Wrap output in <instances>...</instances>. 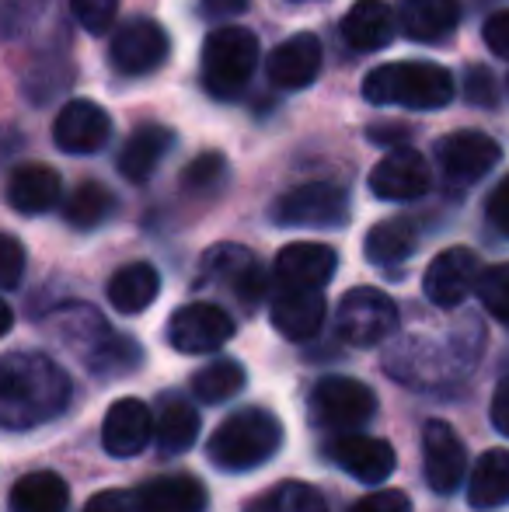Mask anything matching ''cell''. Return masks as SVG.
Segmentation results:
<instances>
[{"label": "cell", "mask_w": 509, "mask_h": 512, "mask_svg": "<svg viewBox=\"0 0 509 512\" xmlns=\"http://www.w3.org/2000/svg\"><path fill=\"white\" fill-rule=\"evenodd\" d=\"M84 512H140V502H136V495L119 492V488H109V492L91 495Z\"/></svg>", "instance_id": "39"}, {"label": "cell", "mask_w": 509, "mask_h": 512, "mask_svg": "<svg viewBox=\"0 0 509 512\" xmlns=\"http://www.w3.org/2000/svg\"><path fill=\"white\" fill-rule=\"evenodd\" d=\"M171 143H175L171 129L157 126V122L140 126L123 143V150H119V175H123L126 182H147L157 171V164H161V157L171 150Z\"/></svg>", "instance_id": "25"}, {"label": "cell", "mask_w": 509, "mask_h": 512, "mask_svg": "<svg viewBox=\"0 0 509 512\" xmlns=\"http://www.w3.org/2000/svg\"><path fill=\"white\" fill-rule=\"evenodd\" d=\"M199 67H203V84L213 98H220V102L241 98L258 67L255 32L241 25H224L210 32L203 42V63Z\"/></svg>", "instance_id": "4"}, {"label": "cell", "mask_w": 509, "mask_h": 512, "mask_svg": "<svg viewBox=\"0 0 509 512\" xmlns=\"http://www.w3.org/2000/svg\"><path fill=\"white\" fill-rule=\"evenodd\" d=\"M203 286H224L245 307H255L265 293V272L255 255L241 244H217L203 255Z\"/></svg>", "instance_id": "8"}, {"label": "cell", "mask_w": 509, "mask_h": 512, "mask_svg": "<svg viewBox=\"0 0 509 512\" xmlns=\"http://www.w3.org/2000/svg\"><path fill=\"white\" fill-rule=\"evenodd\" d=\"M220 175H224V157L203 154L182 171V185L185 189H210V185L220 182Z\"/></svg>", "instance_id": "36"}, {"label": "cell", "mask_w": 509, "mask_h": 512, "mask_svg": "<svg viewBox=\"0 0 509 512\" xmlns=\"http://www.w3.org/2000/svg\"><path fill=\"white\" fill-rule=\"evenodd\" d=\"M363 98L374 105H401L433 112L454 102V77L440 63H384L374 67L363 81Z\"/></svg>", "instance_id": "2"}, {"label": "cell", "mask_w": 509, "mask_h": 512, "mask_svg": "<svg viewBox=\"0 0 509 512\" xmlns=\"http://www.w3.org/2000/svg\"><path fill=\"white\" fill-rule=\"evenodd\" d=\"M468 98L475 105H482V108H489L492 102H496V91H492V81H489V70H471V77H468Z\"/></svg>", "instance_id": "42"}, {"label": "cell", "mask_w": 509, "mask_h": 512, "mask_svg": "<svg viewBox=\"0 0 509 512\" xmlns=\"http://www.w3.org/2000/svg\"><path fill=\"white\" fill-rule=\"evenodd\" d=\"M482 39H485V46H489L492 53L509 60V11H496L489 21H485Z\"/></svg>", "instance_id": "40"}, {"label": "cell", "mask_w": 509, "mask_h": 512, "mask_svg": "<svg viewBox=\"0 0 509 512\" xmlns=\"http://www.w3.org/2000/svg\"><path fill=\"white\" fill-rule=\"evenodd\" d=\"M335 324H339L342 342H349L353 349H374L398 328V307L374 286H356L342 297Z\"/></svg>", "instance_id": "5"}, {"label": "cell", "mask_w": 509, "mask_h": 512, "mask_svg": "<svg viewBox=\"0 0 509 512\" xmlns=\"http://www.w3.org/2000/svg\"><path fill=\"white\" fill-rule=\"evenodd\" d=\"M349 512H412V499L398 488H384V492L363 495Z\"/></svg>", "instance_id": "38"}, {"label": "cell", "mask_w": 509, "mask_h": 512, "mask_svg": "<svg viewBox=\"0 0 509 512\" xmlns=\"http://www.w3.org/2000/svg\"><path fill=\"white\" fill-rule=\"evenodd\" d=\"M157 418L140 398H119L102 425V446L112 457H136L154 439Z\"/></svg>", "instance_id": "18"}, {"label": "cell", "mask_w": 509, "mask_h": 512, "mask_svg": "<svg viewBox=\"0 0 509 512\" xmlns=\"http://www.w3.org/2000/svg\"><path fill=\"white\" fill-rule=\"evenodd\" d=\"M136 502L140 512H206V488L189 474H168L147 481L136 492Z\"/></svg>", "instance_id": "24"}, {"label": "cell", "mask_w": 509, "mask_h": 512, "mask_svg": "<svg viewBox=\"0 0 509 512\" xmlns=\"http://www.w3.org/2000/svg\"><path fill=\"white\" fill-rule=\"evenodd\" d=\"M245 7H248V0H203V14H206V18H220V21L238 18Z\"/></svg>", "instance_id": "44"}, {"label": "cell", "mask_w": 509, "mask_h": 512, "mask_svg": "<svg viewBox=\"0 0 509 512\" xmlns=\"http://www.w3.org/2000/svg\"><path fill=\"white\" fill-rule=\"evenodd\" d=\"M60 199V175L46 164H21L7 178V203L25 216L46 213Z\"/></svg>", "instance_id": "22"}, {"label": "cell", "mask_w": 509, "mask_h": 512, "mask_svg": "<svg viewBox=\"0 0 509 512\" xmlns=\"http://www.w3.org/2000/svg\"><path fill=\"white\" fill-rule=\"evenodd\" d=\"M489 220H492V227L496 230H503V234L509 237V175L503 178V182L492 189V196H489Z\"/></svg>", "instance_id": "41"}, {"label": "cell", "mask_w": 509, "mask_h": 512, "mask_svg": "<svg viewBox=\"0 0 509 512\" xmlns=\"http://www.w3.org/2000/svg\"><path fill=\"white\" fill-rule=\"evenodd\" d=\"M241 387H245V366H241L238 359H217V363H210L206 370H199L196 380H192V391H196V398L206 401V405L231 401L234 394H241Z\"/></svg>", "instance_id": "33"}, {"label": "cell", "mask_w": 509, "mask_h": 512, "mask_svg": "<svg viewBox=\"0 0 509 512\" xmlns=\"http://www.w3.org/2000/svg\"><path fill=\"white\" fill-rule=\"evenodd\" d=\"M332 457L342 471L353 474V478H360V481H367V485L387 481L394 471V464H398L394 446L387 443V439L363 436V432H349V436H342L339 443L332 446Z\"/></svg>", "instance_id": "19"}, {"label": "cell", "mask_w": 509, "mask_h": 512, "mask_svg": "<svg viewBox=\"0 0 509 512\" xmlns=\"http://www.w3.org/2000/svg\"><path fill=\"white\" fill-rule=\"evenodd\" d=\"M422 471L436 495L457 492V485L468 474V450H464L461 436L440 418L426 422L422 429Z\"/></svg>", "instance_id": "13"}, {"label": "cell", "mask_w": 509, "mask_h": 512, "mask_svg": "<svg viewBox=\"0 0 509 512\" xmlns=\"http://www.w3.org/2000/svg\"><path fill=\"white\" fill-rule=\"evenodd\" d=\"M506 88H509V81H506Z\"/></svg>", "instance_id": "46"}, {"label": "cell", "mask_w": 509, "mask_h": 512, "mask_svg": "<svg viewBox=\"0 0 509 512\" xmlns=\"http://www.w3.org/2000/svg\"><path fill=\"white\" fill-rule=\"evenodd\" d=\"M314 422L325 429H353L377 411V398L367 384L353 377H325L311 394Z\"/></svg>", "instance_id": "9"}, {"label": "cell", "mask_w": 509, "mask_h": 512, "mask_svg": "<svg viewBox=\"0 0 509 512\" xmlns=\"http://www.w3.org/2000/svg\"><path fill=\"white\" fill-rule=\"evenodd\" d=\"M394 35V14L384 0H356L342 18V39L356 53H374L391 42Z\"/></svg>", "instance_id": "23"}, {"label": "cell", "mask_w": 509, "mask_h": 512, "mask_svg": "<svg viewBox=\"0 0 509 512\" xmlns=\"http://www.w3.org/2000/svg\"><path fill=\"white\" fill-rule=\"evenodd\" d=\"M475 293H478L482 307L489 310L492 317H499V321H509V262L485 269L482 279H478V290Z\"/></svg>", "instance_id": "34"}, {"label": "cell", "mask_w": 509, "mask_h": 512, "mask_svg": "<svg viewBox=\"0 0 509 512\" xmlns=\"http://www.w3.org/2000/svg\"><path fill=\"white\" fill-rule=\"evenodd\" d=\"M168 49L171 42L157 21L147 18L126 21L116 32V39H112V67L129 77L150 74V70H157L168 60Z\"/></svg>", "instance_id": "14"}, {"label": "cell", "mask_w": 509, "mask_h": 512, "mask_svg": "<svg viewBox=\"0 0 509 512\" xmlns=\"http://www.w3.org/2000/svg\"><path fill=\"white\" fill-rule=\"evenodd\" d=\"M436 161H440L443 175L450 182L468 185L489 175L503 161V147L482 129H457V133H447L443 140H436Z\"/></svg>", "instance_id": "10"}, {"label": "cell", "mask_w": 509, "mask_h": 512, "mask_svg": "<svg viewBox=\"0 0 509 512\" xmlns=\"http://www.w3.org/2000/svg\"><path fill=\"white\" fill-rule=\"evenodd\" d=\"M482 272V258L471 248H447L429 262L426 276H422V290H426L429 304L457 307L471 297V290H478Z\"/></svg>", "instance_id": "11"}, {"label": "cell", "mask_w": 509, "mask_h": 512, "mask_svg": "<svg viewBox=\"0 0 509 512\" xmlns=\"http://www.w3.org/2000/svg\"><path fill=\"white\" fill-rule=\"evenodd\" d=\"M161 293V276L150 262H129L109 279V304L119 314H140Z\"/></svg>", "instance_id": "26"}, {"label": "cell", "mask_w": 509, "mask_h": 512, "mask_svg": "<svg viewBox=\"0 0 509 512\" xmlns=\"http://www.w3.org/2000/svg\"><path fill=\"white\" fill-rule=\"evenodd\" d=\"M325 324V297L321 290H283L272 304V328L290 342H307Z\"/></svg>", "instance_id": "20"}, {"label": "cell", "mask_w": 509, "mask_h": 512, "mask_svg": "<svg viewBox=\"0 0 509 512\" xmlns=\"http://www.w3.org/2000/svg\"><path fill=\"white\" fill-rule=\"evenodd\" d=\"M405 136H408V129H405V126H374V129H370V140H377V143L405 140Z\"/></svg>", "instance_id": "45"}, {"label": "cell", "mask_w": 509, "mask_h": 512, "mask_svg": "<svg viewBox=\"0 0 509 512\" xmlns=\"http://www.w3.org/2000/svg\"><path fill=\"white\" fill-rule=\"evenodd\" d=\"M468 502L475 509H496L509 502V453L485 450L475 460V471L468 478Z\"/></svg>", "instance_id": "28"}, {"label": "cell", "mask_w": 509, "mask_h": 512, "mask_svg": "<svg viewBox=\"0 0 509 512\" xmlns=\"http://www.w3.org/2000/svg\"><path fill=\"white\" fill-rule=\"evenodd\" d=\"M492 425H496L503 436H509V377L499 384L496 398H492Z\"/></svg>", "instance_id": "43"}, {"label": "cell", "mask_w": 509, "mask_h": 512, "mask_svg": "<svg viewBox=\"0 0 509 512\" xmlns=\"http://www.w3.org/2000/svg\"><path fill=\"white\" fill-rule=\"evenodd\" d=\"M245 512H328V506L318 488L304 485V481H283V485L255 495Z\"/></svg>", "instance_id": "31"}, {"label": "cell", "mask_w": 509, "mask_h": 512, "mask_svg": "<svg viewBox=\"0 0 509 512\" xmlns=\"http://www.w3.org/2000/svg\"><path fill=\"white\" fill-rule=\"evenodd\" d=\"M283 443V422L265 408H245L224 418L210 439V460L224 471H252Z\"/></svg>", "instance_id": "3"}, {"label": "cell", "mask_w": 509, "mask_h": 512, "mask_svg": "<svg viewBox=\"0 0 509 512\" xmlns=\"http://www.w3.org/2000/svg\"><path fill=\"white\" fill-rule=\"evenodd\" d=\"M429 161L412 147H394L370 171V189L384 203H412L429 192Z\"/></svg>", "instance_id": "12"}, {"label": "cell", "mask_w": 509, "mask_h": 512, "mask_svg": "<svg viewBox=\"0 0 509 512\" xmlns=\"http://www.w3.org/2000/svg\"><path fill=\"white\" fill-rule=\"evenodd\" d=\"M234 335V317L217 304H185L171 314L168 342L182 356H203V352L224 349Z\"/></svg>", "instance_id": "7"}, {"label": "cell", "mask_w": 509, "mask_h": 512, "mask_svg": "<svg viewBox=\"0 0 509 512\" xmlns=\"http://www.w3.org/2000/svg\"><path fill=\"white\" fill-rule=\"evenodd\" d=\"M269 81L276 84L279 91H300L307 84H314V77L321 74V42L318 35L311 32H300L290 35L286 42H279L272 49L269 63Z\"/></svg>", "instance_id": "17"}, {"label": "cell", "mask_w": 509, "mask_h": 512, "mask_svg": "<svg viewBox=\"0 0 509 512\" xmlns=\"http://www.w3.org/2000/svg\"><path fill=\"white\" fill-rule=\"evenodd\" d=\"M272 220L283 227H342L349 220L346 189L328 182H307L276 199Z\"/></svg>", "instance_id": "6"}, {"label": "cell", "mask_w": 509, "mask_h": 512, "mask_svg": "<svg viewBox=\"0 0 509 512\" xmlns=\"http://www.w3.org/2000/svg\"><path fill=\"white\" fill-rule=\"evenodd\" d=\"M112 119L105 115L102 105L88 102V98H77L60 108L53 122V140L63 154H95L109 143Z\"/></svg>", "instance_id": "15"}, {"label": "cell", "mask_w": 509, "mask_h": 512, "mask_svg": "<svg viewBox=\"0 0 509 512\" xmlns=\"http://www.w3.org/2000/svg\"><path fill=\"white\" fill-rule=\"evenodd\" d=\"M70 401V380L39 352H11L0 363V415L11 429H32L60 415Z\"/></svg>", "instance_id": "1"}, {"label": "cell", "mask_w": 509, "mask_h": 512, "mask_svg": "<svg viewBox=\"0 0 509 512\" xmlns=\"http://www.w3.org/2000/svg\"><path fill=\"white\" fill-rule=\"evenodd\" d=\"M116 11H119V0H70L74 21L91 35H102L116 21Z\"/></svg>", "instance_id": "35"}, {"label": "cell", "mask_w": 509, "mask_h": 512, "mask_svg": "<svg viewBox=\"0 0 509 512\" xmlns=\"http://www.w3.org/2000/svg\"><path fill=\"white\" fill-rule=\"evenodd\" d=\"M461 21V0H401L398 28L412 42H440Z\"/></svg>", "instance_id": "21"}, {"label": "cell", "mask_w": 509, "mask_h": 512, "mask_svg": "<svg viewBox=\"0 0 509 512\" xmlns=\"http://www.w3.org/2000/svg\"><path fill=\"white\" fill-rule=\"evenodd\" d=\"M339 269V255L328 244L297 241L276 255V279L283 290H321Z\"/></svg>", "instance_id": "16"}, {"label": "cell", "mask_w": 509, "mask_h": 512, "mask_svg": "<svg viewBox=\"0 0 509 512\" xmlns=\"http://www.w3.org/2000/svg\"><path fill=\"white\" fill-rule=\"evenodd\" d=\"M7 506H11V512H67L70 488L60 474L35 471L25 474L21 481H14Z\"/></svg>", "instance_id": "27"}, {"label": "cell", "mask_w": 509, "mask_h": 512, "mask_svg": "<svg viewBox=\"0 0 509 512\" xmlns=\"http://www.w3.org/2000/svg\"><path fill=\"white\" fill-rule=\"evenodd\" d=\"M199 439V411L182 398H164L161 411H157L154 425V443L161 453L175 457L185 453Z\"/></svg>", "instance_id": "29"}, {"label": "cell", "mask_w": 509, "mask_h": 512, "mask_svg": "<svg viewBox=\"0 0 509 512\" xmlns=\"http://www.w3.org/2000/svg\"><path fill=\"white\" fill-rule=\"evenodd\" d=\"M112 209H116V199H112V192L102 182H81L74 189V196L67 199V206H63V216H67L70 227L91 230L109 220Z\"/></svg>", "instance_id": "32"}, {"label": "cell", "mask_w": 509, "mask_h": 512, "mask_svg": "<svg viewBox=\"0 0 509 512\" xmlns=\"http://www.w3.org/2000/svg\"><path fill=\"white\" fill-rule=\"evenodd\" d=\"M415 227L408 220H384L374 223L363 241V255L377 265V269H391V265L405 262L408 255L415 251Z\"/></svg>", "instance_id": "30"}, {"label": "cell", "mask_w": 509, "mask_h": 512, "mask_svg": "<svg viewBox=\"0 0 509 512\" xmlns=\"http://www.w3.org/2000/svg\"><path fill=\"white\" fill-rule=\"evenodd\" d=\"M21 272H25V251H21L18 237L4 234V241H0V283H4V290H14L21 283Z\"/></svg>", "instance_id": "37"}]
</instances>
